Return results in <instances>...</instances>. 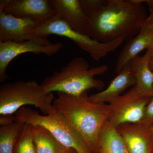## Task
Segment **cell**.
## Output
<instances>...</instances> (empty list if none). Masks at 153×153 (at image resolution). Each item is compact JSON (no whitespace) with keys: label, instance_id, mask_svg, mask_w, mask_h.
Masks as SVG:
<instances>
[{"label":"cell","instance_id":"6da1fadb","mask_svg":"<svg viewBox=\"0 0 153 153\" xmlns=\"http://www.w3.org/2000/svg\"><path fill=\"white\" fill-rule=\"evenodd\" d=\"M143 0H105L89 18V37L102 43L136 36L148 18Z\"/></svg>","mask_w":153,"mask_h":153},{"label":"cell","instance_id":"7a4b0ae2","mask_svg":"<svg viewBox=\"0 0 153 153\" xmlns=\"http://www.w3.org/2000/svg\"><path fill=\"white\" fill-rule=\"evenodd\" d=\"M53 106L65 117L94 153H100L99 137L109 115L108 104L95 103L87 92L79 96L57 92Z\"/></svg>","mask_w":153,"mask_h":153},{"label":"cell","instance_id":"3957f363","mask_svg":"<svg viewBox=\"0 0 153 153\" xmlns=\"http://www.w3.org/2000/svg\"><path fill=\"white\" fill-rule=\"evenodd\" d=\"M108 69L106 65L89 68L85 59L82 57H75L60 71H54L52 75L46 77L40 85L47 93L57 91L79 96L91 89L101 90L104 82L94 76L104 74Z\"/></svg>","mask_w":153,"mask_h":153},{"label":"cell","instance_id":"277c9868","mask_svg":"<svg viewBox=\"0 0 153 153\" xmlns=\"http://www.w3.org/2000/svg\"><path fill=\"white\" fill-rule=\"evenodd\" d=\"M15 122L40 126L66 147L74 149L78 153H94L83 138L53 105L47 115H41L37 111L23 107L16 112Z\"/></svg>","mask_w":153,"mask_h":153},{"label":"cell","instance_id":"5b68a950","mask_svg":"<svg viewBox=\"0 0 153 153\" xmlns=\"http://www.w3.org/2000/svg\"><path fill=\"white\" fill-rule=\"evenodd\" d=\"M55 99L53 93H46L36 80L5 83L0 86V114H13L30 105L48 114Z\"/></svg>","mask_w":153,"mask_h":153},{"label":"cell","instance_id":"8992f818","mask_svg":"<svg viewBox=\"0 0 153 153\" xmlns=\"http://www.w3.org/2000/svg\"><path fill=\"white\" fill-rule=\"evenodd\" d=\"M32 33L41 37L47 38L49 35H56L69 38L97 61L114 51L124 41L123 38H120L112 42L100 43L72 30L65 22L55 16L39 24Z\"/></svg>","mask_w":153,"mask_h":153},{"label":"cell","instance_id":"52a82bcc","mask_svg":"<svg viewBox=\"0 0 153 153\" xmlns=\"http://www.w3.org/2000/svg\"><path fill=\"white\" fill-rule=\"evenodd\" d=\"M151 97L141 95L134 86L108 103L107 120L116 128L123 124L141 122Z\"/></svg>","mask_w":153,"mask_h":153},{"label":"cell","instance_id":"ba28073f","mask_svg":"<svg viewBox=\"0 0 153 153\" xmlns=\"http://www.w3.org/2000/svg\"><path fill=\"white\" fill-rule=\"evenodd\" d=\"M38 25L34 20L17 18L0 10V42L31 41L46 46L54 44L47 37L32 33V30Z\"/></svg>","mask_w":153,"mask_h":153},{"label":"cell","instance_id":"9c48e42d","mask_svg":"<svg viewBox=\"0 0 153 153\" xmlns=\"http://www.w3.org/2000/svg\"><path fill=\"white\" fill-rule=\"evenodd\" d=\"M63 47L60 43L46 46L31 41L0 42V82L3 83L8 78L6 73L7 67L15 57L24 53L44 54L51 57L57 54Z\"/></svg>","mask_w":153,"mask_h":153},{"label":"cell","instance_id":"30bf717a","mask_svg":"<svg viewBox=\"0 0 153 153\" xmlns=\"http://www.w3.org/2000/svg\"><path fill=\"white\" fill-rule=\"evenodd\" d=\"M0 10L14 17L40 24L55 17L50 0H1Z\"/></svg>","mask_w":153,"mask_h":153},{"label":"cell","instance_id":"8fae6325","mask_svg":"<svg viewBox=\"0 0 153 153\" xmlns=\"http://www.w3.org/2000/svg\"><path fill=\"white\" fill-rule=\"evenodd\" d=\"M129 153H153L152 126L142 122L123 124L116 127Z\"/></svg>","mask_w":153,"mask_h":153},{"label":"cell","instance_id":"7c38bea8","mask_svg":"<svg viewBox=\"0 0 153 153\" xmlns=\"http://www.w3.org/2000/svg\"><path fill=\"white\" fill-rule=\"evenodd\" d=\"M55 16L65 22L72 30L89 36V19L82 10L79 0H50Z\"/></svg>","mask_w":153,"mask_h":153},{"label":"cell","instance_id":"4fadbf2b","mask_svg":"<svg viewBox=\"0 0 153 153\" xmlns=\"http://www.w3.org/2000/svg\"><path fill=\"white\" fill-rule=\"evenodd\" d=\"M136 83V79L131 72L129 64L118 74L105 90L88 96V98L94 103H109L120 96L128 88L135 86Z\"/></svg>","mask_w":153,"mask_h":153},{"label":"cell","instance_id":"5bb4252c","mask_svg":"<svg viewBox=\"0 0 153 153\" xmlns=\"http://www.w3.org/2000/svg\"><path fill=\"white\" fill-rule=\"evenodd\" d=\"M153 38V33L144 25L138 34L127 41L118 57L115 71L118 74L126 66L138 56L139 54L149 47Z\"/></svg>","mask_w":153,"mask_h":153},{"label":"cell","instance_id":"9a60e30c","mask_svg":"<svg viewBox=\"0 0 153 153\" xmlns=\"http://www.w3.org/2000/svg\"><path fill=\"white\" fill-rule=\"evenodd\" d=\"M151 55L147 51L143 56L136 57L130 63L131 70L136 79L137 91L148 97L153 96V72L150 68Z\"/></svg>","mask_w":153,"mask_h":153},{"label":"cell","instance_id":"2e32d148","mask_svg":"<svg viewBox=\"0 0 153 153\" xmlns=\"http://www.w3.org/2000/svg\"><path fill=\"white\" fill-rule=\"evenodd\" d=\"M99 143L100 153H129L122 137L107 120L102 127Z\"/></svg>","mask_w":153,"mask_h":153},{"label":"cell","instance_id":"e0dca14e","mask_svg":"<svg viewBox=\"0 0 153 153\" xmlns=\"http://www.w3.org/2000/svg\"><path fill=\"white\" fill-rule=\"evenodd\" d=\"M30 126L37 153H64L68 148L44 128L37 126Z\"/></svg>","mask_w":153,"mask_h":153},{"label":"cell","instance_id":"ac0fdd59","mask_svg":"<svg viewBox=\"0 0 153 153\" xmlns=\"http://www.w3.org/2000/svg\"><path fill=\"white\" fill-rule=\"evenodd\" d=\"M23 124L15 122L0 127V153H13L15 140Z\"/></svg>","mask_w":153,"mask_h":153},{"label":"cell","instance_id":"d6986e66","mask_svg":"<svg viewBox=\"0 0 153 153\" xmlns=\"http://www.w3.org/2000/svg\"><path fill=\"white\" fill-rule=\"evenodd\" d=\"M13 153H37L30 125L22 126L15 140Z\"/></svg>","mask_w":153,"mask_h":153},{"label":"cell","instance_id":"ffe728a7","mask_svg":"<svg viewBox=\"0 0 153 153\" xmlns=\"http://www.w3.org/2000/svg\"><path fill=\"white\" fill-rule=\"evenodd\" d=\"M105 2V0H79L82 10L88 18L98 11Z\"/></svg>","mask_w":153,"mask_h":153},{"label":"cell","instance_id":"44dd1931","mask_svg":"<svg viewBox=\"0 0 153 153\" xmlns=\"http://www.w3.org/2000/svg\"><path fill=\"white\" fill-rule=\"evenodd\" d=\"M141 122L149 126L153 124V96L146 106L143 117Z\"/></svg>","mask_w":153,"mask_h":153},{"label":"cell","instance_id":"7402d4cb","mask_svg":"<svg viewBox=\"0 0 153 153\" xmlns=\"http://www.w3.org/2000/svg\"><path fill=\"white\" fill-rule=\"evenodd\" d=\"M15 122V116L13 114H2L0 116L1 127L6 126Z\"/></svg>","mask_w":153,"mask_h":153},{"label":"cell","instance_id":"603a6c76","mask_svg":"<svg viewBox=\"0 0 153 153\" xmlns=\"http://www.w3.org/2000/svg\"><path fill=\"white\" fill-rule=\"evenodd\" d=\"M145 25L149 30L153 33V14H150L146 21Z\"/></svg>","mask_w":153,"mask_h":153},{"label":"cell","instance_id":"cb8c5ba5","mask_svg":"<svg viewBox=\"0 0 153 153\" xmlns=\"http://www.w3.org/2000/svg\"><path fill=\"white\" fill-rule=\"evenodd\" d=\"M143 1L149 6L150 14H153V0H143Z\"/></svg>","mask_w":153,"mask_h":153},{"label":"cell","instance_id":"d4e9b609","mask_svg":"<svg viewBox=\"0 0 153 153\" xmlns=\"http://www.w3.org/2000/svg\"><path fill=\"white\" fill-rule=\"evenodd\" d=\"M147 51L150 54L151 59H153V38L150 45L149 48L147 49Z\"/></svg>","mask_w":153,"mask_h":153},{"label":"cell","instance_id":"484cf974","mask_svg":"<svg viewBox=\"0 0 153 153\" xmlns=\"http://www.w3.org/2000/svg\"><path fill=\"white\" fill-rule=\"evenodd\" d=\"M64 153H78L75 150L72 148H67L66 152Z\"/></svg>","mask_w":153,"mask_h":153},{"label":"cell","instance_id":"4316f807","mask_svg":"<svg viewBox=\"0 0 153 153\" xmlns=\"http://www.w3.org/2000/svg\"><path fill=\"white\" fill-rule=\"evenodd\" d=\"M150 68L153 72V59H151L149 63Z\"/></svg>","mask_w":153,"mask_h":153},{"label":"cell","instance_id":"83f0119b","mask_svg":"<svg viewBox=\"0 0 153 153\" xmlns=\"http://www.w3.org/2000/svg\"><path fill=\"white\" fill-rule=\"evenodd\" d=\"M152 130L153 134V124L152 125Z\"/></svg>","mask_w":153,"mask_h":153},{"label":"cell","instance_id":"f1b7e54d","mask_svg":"<svg viewBox=\"0 0 153 153\" xmlns=\"http://www.w3.org/2000/svg\"></svg>","mask_w":153,"mask_h":153}]
</instances>
